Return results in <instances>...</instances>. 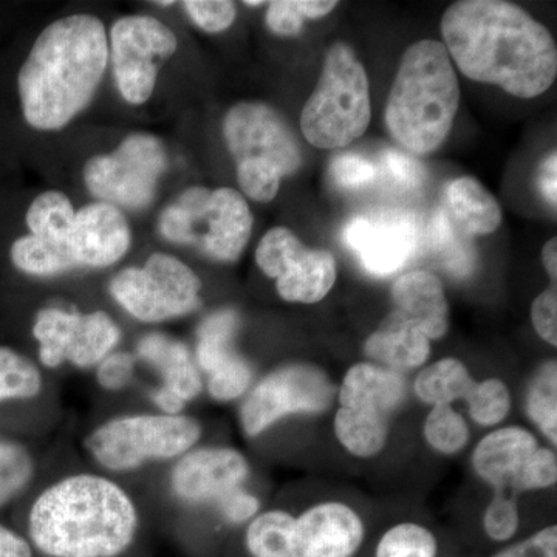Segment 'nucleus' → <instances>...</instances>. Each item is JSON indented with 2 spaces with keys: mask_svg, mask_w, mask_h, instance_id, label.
Instances as JSON below:
<instances>
[{
  "mask_svg": "<svg viewBox=\"0 0 557 557\" xmlns=\"http://www.w3.org/2000/svg\"><path fill=\"white\" fill-rule=\"evenodd\" d=\"M442 35L449 57L469 79L523 100L545 94L555 83L552 33L515 3L456 2L443 14Z\"/></svg>",
  "mask_w": 557,
  "mask_h": 557,
  "instance_id": "f257e3e1",
  "label": "nucleus"
},
{
  "mask_svg": "<svg viewBox=\"0 0 557 557\" xmlns=\"http://www.w3.org/2000/svg\"><path fill=\"white\" fill-rule=\"evenodd\" d=\"M109 62L104 24L90 14L51 22L33 44L17 76L24 119L58 131L89 106Z\"/></svg>",
  "mask_w": 557,
  "mask_h": 557,
  "instance_id": "f03ea898",
  "label": "nucleus"
},
{
  "mask_svg": "<svg viewBox=\"0 0 557 557\" xmlns=\"http://www.w3.org/2000/svg\"><path fill=\"white\" fill-rule=\"evenodd\" d=\"M138 527L129 494L97 474L53 483L28 515L30 544L47 557H119L134 544Z\"/></svg>",
  "mask_w": 557,
  "mask_h": 557,
  "instance_id": "7ed1b4c3",
  "label": "nucleus"
},
{
  "mask_svg": "<svg viewBox=\"0 0 557 557\" xmlns=\"http://www.w3.org/2000/svg\"><path fill=\"white\" fill-rule=\"evenodd\" d=\"M458 106L460 84L445 44H412L388 95L386 124L392 137L409 152L428 156L448 138Z\"/></svg>",
  "mask_w": 557,
  "mask_h": 557,
  "instance_id": "20e7f679",
  "label": "nucleus"
},
{
  "mask_svg": "<svg viewBox=\"0 0 557 557\" xmlns=\"http://www.w3.org/2000/svg\"><path fill=\"white\" fill-rule=\"evenodd\" d=\"M242 190L260 203L277 196L282 178L302 166V149L285 120L263 102H239L223 120Z\"/></svg>",
  "mask_w": 557,
  "mask_h": 557,
  "instance_id": "39448f33",
  "label": "nucleus"
},
{
  "mask_svg": "<svg viewBox=\"0 0 557 557\" xmlns=\"http://www.w3.org/2000/svg\"><path fill=\"white\" fill-rule=\"evenodd\" d=\"M368 73L350 46L336 42L325 54L324 67L300 113V129L311 146L338 149L368 131Z\"/></svg>",
  "mask_w": 557,
  "mask_h": 557,
  "instance_id": "423d86ee",
  "label": "nucleus"
},
{
  "mask_svg": "<svg viewBox=\"0 0 557 557\" xmlns=\"http://www.w3.org/2000/svg\"><path fill=\"white\" fill-rule=\"evenodd\" d=\"M251 230V209L242 194L231 188H189L160 218L164 239L196 245L220 262L240 258Z\"/></svg>",
  "mask_w": 557,
  "mask_h": 557,
  "instance_id": "0eeeda50",
  "label": "nucleus"
},
{
  "mask_svg": "<svg viewBox=\"0 0 557 557\" xmlns=\"http://www.w3.org/2000/svg\"><path fill=\"white\" fill-rule=\"evenodd\" d=\"M200 437L199 421L183 413H137L102 423L86 438V448L102 468L129 472L149 461L182 457Z\"/></svg>",
  "mask_w": 557,
  "mask_h": 557,
  "instance_id": "6e6552de",
  "label": "nucleus"
},
{
  "mask_svg": "<svg viewBox=\"0 0 557 557\" xmlns=\"http://www.w3.org/2000/svg\"><path fill=\"white\" fill-rule=\"evenodd\" d=\"M200 278L182 260L156 252L145 265L121 270L110 282V295L132 318L164 322L200 307Z\"/></svg>",
  "mask_w": 557,
  "mask_h": 557,
  "instance_id": "1a4fd4ad",
  "label": "nucleus"
},
{
  "mask_svg": "<svg viewBox=\"0 0 557 557\" xmlns=\"http://www.w3.org/2000/svg\"><path fill=\"white\" fill-rule=\"evenodd\" d=\"M166 170V150L159 138L134 134L108 156L87 161L84 182L104 203L129 209L148 207Z\"/></svg>",
  "mask_w": 557,
  "mask_h": 557,
  "instance_id": "9d476101",
  "label": "nucleus"
},
{
  "mask_svg": "<svg viewBox=\"0 0 557 557\" xmlns=\"http://www.w3.org/2000/svg\"><path fill=\"white\" fill-rule=\"evenodd\" d=\"M177 49V36L156 17H120L110 30L109 58L124 100L145 104L156 89L160 69Z\"/></svg>",
  "mask_w": 557,
  "mask_h": 557,
  "instance_id": "9b49d317",
  "label": "nucleus"
},
{
  "mask_svg": "<svg viewBox=\"0 0 557 557\" xmlns=\"http://www.w3.org/2000/svg\"><path fill=\"white\" fill-rule=\"evenodd\" d=\"M39 344V359L46 368L64 362L79 369L95 368L112 354L121 338L116 322L104 311L79 313L49 307L40 310L33 324Z\"/></svg>",
  "mask_w": 557,
  "mask_h": 557,
  "instance_id": "f8f14e48",
  "label": "nucleus"
},
{
  "mask_svg": "<svg viewBox=\"0 0 557 557\" xmlns=\"http://www.w3.org/2000/svg\"><path fill=\"white\" fill-rule=\"evenodd\" d=\"M256 262L276 278L278 296L287 302L317 304L338 277L336 260L325 249L306 247L292 230H270L256 249Z\"/></svg>",
  "mask_w": 557,
  "mask_h": 557,
  "instance_id": "ddd939ff",
  "label": "nucleus"
},
{
  "mask_svg": "<svg viewBox=\"0 0 557 557\" xmlns=\"http://www.w3.org/2000/svg\"><path fill=\"white\" fill-rule=\"evenodd\" d=\"M333 391L324 373L309 366L274 370L249 392L240 409L242 428L258 437L282 418L329 408Z\"/></svg>",
  "mask_w": 557,
  "mask_h": 557,
  "instance_id": "4468645a",
  "label": "nucleus"
},
{
  "mask_svg": "<svg viewBox=\"0 0 557 557\" xmlns=\"http://www.w3.org/2000/svg\"><path fill=\"white\" fill-rule=\"evenodd\" d=\"M344 242L362 267L375 276H388L406 265L420 245V226L408 212L358 215L344 230Z\"/></svg>",
  "mask_w": 557,
  "mask_h": 557,
  "instance_id": "2eb2a0df",
  "label": "nucleus"
},
{
  "mask_svg": "<svg viewBox=\"0 0 557 557\" xmlns=\"http://www.w3.org/2000/svg\"><path fill=\"white\" fill-rule=\"evenodd\" d=\"M248 474L247 458L239 450L222 446L193 448L172 468L171 490L185 504L205 505L239 490Z\"/></svg>",
  "mask_w": 557,
  "mask_h": 557,
  "instance_id": "dca6fc26",
  "label": "nucleus"
},
{
  "mask_svg": "<svg viewBox=\"0 0 557 557\" xmlns=\"http://www.w3.org/2000/svg\"><path fill=\"white\" fill-rule=\"evenodd\" d=\"M137 355L163 379V386L152 395L161 413L178 416L203 391V380L196 359L190 357L189 348L180 341L163 333H150L139 339Z\"/></svg>",
  "mask_w": 557,
  "mask_h": 557,
  "instance_id": "f3484780",
  "label": "nucleus"
},
{
  "mask_svg": "<svg viewBox=\"0 0 557 557\" xmlns=\"http://www.w3.org/2000/svg\"><path fill=\"white\" fill-rule=\"evenodd\" d=\"M76 265L108 269L131 248V228L119 207L97 201L79 209L69 236Z\"/></svg>",
  "mask_w": 557,
  "mask_h": 557,
  "instance_id": "a211bd4d",
  "label": "nucleus"
},
{
  "mask_svg": "<svg viewBox=\"0 0 557 557\" xmlns=\"http://www.w3.org/2000/svg\"><path fill=\"white\" fill-rule=\"evenodd\" d=\"M364 541V523L347 505H317L296 519L295 553L306 557H351Z\"/></svg>",
  "mask_w": 557,
  "mask_h": 557,
  "instance_id": "6ab92c4d",
  "label": "nucleus"
},
{
  "mask_svg": "<svg viewBox=\"0 0 557 557\" xmlns=\"http://www.w3.org/2000/svg\"><path fill=\"white\" fill-rule=\"evenodd\" d=\"M395 313L417 325L429 341L440 339L449 329V306L437 276L428 271H410L392 288Z\"/></svg>",
  "mask_w": 557,
  "mask_h": 557,
  "instance_id": "aec40b11",
  "label": "nucleus"
},
{
  "mask_svg": "<svg viewBox=\"0 0 557 557\" xmlns=\"http://www.w3.org/2000/svg\"><path fill=\"white\" fill-rule=\"evenodd\" d=\"M539 449L537 440L527 429L509 426L487 434L472 456L479 478L504 491L512 487L527 461Z\"/></svg>",
  "mask_w": 557,
  "mask_h": 557,
  "instance_id": "412c9836",
  "label": "nucleus"
},
{
  "mask_svg": "<svg viewBox=\"0 0 557 557\" xmlns=\"http://www.w3.org/2000/svg\"><path fill=\"white\" fill-rule=\"evenodd\" d=\"M406 395V384L395 370L380 366H354L344 376L341 386V408L369 409L387 416L401 406Z\"/></svg>",
  "mask_w": 557,
  "mask_h": 557,
  "instance_id": "4be33fe9",
  "label": "nucleus"
},
{
  "mask_svg": "<svg viewBox=\"0 0 557 557\" xmlns=\"http://www.w3.org/2000/svg\"><path fill=\"white\" fill-rule=\"evenodd\" d=\"M366 354L395 372L410 370L428 361L431 341L417 325L392 311L366 341Z\"/></svg>",
  "mask_w": 557,
  "mask_h": 557,
  "instance_id": "5701e85b",
  "label": "nucleus"
},
{
  "mask_svg": "<svg viewBox=\"0 0 557 557\" xmlns=\"http://www.w3.org/2000/svg\"><path fill=\"white\" fill-rule=\"evenodd\" d=\"M446 201L450 219L468 236H486L500 226V205L475 178L461 177L450 182Z\"/></svg>",
  "mask_w": 557,
  "mask_h": 557,
  "instance_id": "b1692460",
  "label": "nucleus"
},
{
  "mask_svg": "<svg viewBox=\"0 0 557 557\" xmlns=\"http://www.w3.org/2000/svg\"><path fill=\"white\" fill-rule=\"evenodd\" d=\"M335 434L348 453L373 457L386 446L387 418L375 410L341 408L335 417Z\"/></svg>",
  "mask_w": 557,
  "mask_h": 557,
  "instance_id": "393cba45",
  "label": "nucleus"
},
{
  "mask_svg": "<svg viewBox=\"0 0 557 557\" xmlns=\"http://www.w3.org/2000/svg\"><path fill=\"white\" fill-rule=\"evenodd\" d=\"M475 386L463 362L454 358L440 359L418 373L416 394L432 406H450L457 399H467Z\"/></svg>",
  "mask_w": 557,
  "mask_h": 557,
  "instance_id": "a878e982",
  "label": "nucleus"
},
{
  "mask_svg": "<svg viewBox=\"0 0 557 557\" xmlns=\"http://www.w3.org/2000/svg\"><path fill=\"white\" fill-rule=\"evenodd\" d=\"M239 325V314L230 309L215 311L201 322L196 346V364L201 372L209 375L237 357L234 338Z\"/></svg>",
  "mask_w": 557,
  "mask_h": 557,
  "instance_id": "bb28decb",
  "label": "nucleus"
},
{
  "mask_svg": "<svg viewBox=\"0 0 557 557\" xmlns=\"http://www.w3.org/2000/svg\"><path fill=\"white\" fill-rule=\"evenodd\" d=\"M245 542L252 557H289L296 548V518L278 509L256 516Z\"/></svg>",
  "mask_w": 557,
  "mask_h": 557,
  "instance_id": "cd10ccee",
  "label": "nucleus"
},
{
  "mask_svg": "<svg viewBox=\"0 0 557 557\" xmlns=\"http://www.w3.org/2000/svg\"><path fill=\"white\" fill-rule=\"evenodd\" d=\"M10 256L14 267L30 276H57L65 271L78 269L69 244H53L32 234L14 242Z\"/></svg>",
  "mask_w": 557,
  "mask_h": 557,
  "instance_id": "c85d7f7f",
  "label": "nucleus"
},
{
  "mask_svg": "<svg viewBox=\"0 0 557 557\" xmlns=\"http://www.w3.org/2000/svg\"><path fill=\"white\" fill-rule=\"evenodd\" d=\"M431 245L446 270L454 276L467 277L475 267V249L445 209H438L429 230Z\"/></svg>",
  "mask_w": 557,
  "mask_h": 557,
  "instance_id": "c756f323",
  "label": "nucleus"
},
{
  "mask_svg": "<svg viewBox=\"0 0 557 557\" xmlns=\"http://www.w3.org/2000/svg\"><path fill=\"white\" fill-rule=\"evenodd\" d=\"M75 214L72 201L65 194L60 190H46L33 200L25 220L32 236L53 244L67 245Z\"/></svg>",
  "mask_w": 557,
  "mask_h": 557,
  "instance_id": "7c9ffc66",
  "label": "nucleus"
},
{
  "mask_svg": "<svg viewBox=\"0 0 557 557\" xmlns=\"http://www.w3.org/2000/svg\"><path fill=\"white\" fill-rule=\"evenodd\" d=\"M42 386V373L32 359L14 348L0 346V405L38 397Z\"/></svg>",
  "mask_w": 557,
  "mask_h": 557,
  "instance_id": "2f4dec72",
  "label": "nucleus"
},
{
  "mask_svg": "<svg viewBox=\"0 0 557 557\" xmlns=\"http://www.w3.org/2000/svg\"><path fill=\"white\" fill-rule=\"evenodd\" d=\"M35 475V461L25 446L0 438V508L14 500Z\"/></svg>",
  "mask_w": 557,
  "mask_h": 557,
  "instance_id": "473e14b6",
  "label": "nucleus"
},
{
  "mask_svg": "<svg viewBox=\"0 0 557 557\" xmlns=\"http://www.w3.org/2000/svg\"><path fill=\"white\" fill-rule=\"evenodd\" d=\"M338 2L329 0H274L267 10V25L274 35L298 36L304 20H319L335 10Z\"/></svg>",
  "mask_w": 557,
  "mask_h": 557,
  "instance_id": "72a5a7b5",
  "label": "nucleus"
},
{
  "mask_svg": "<svg viewBox=\"0 0 557 557\" xmlns=\"http://www.w3.org/2000/svg\"><path fill=\"white\" fill-rule=\"evenodd\" d=\"M424 438L432 449L453 456L467 446V421L453 406H434L424 421Z\"/></svg>",
  "mask_w": 557,
  "mask_h": 557,
  "instance_id": "f704fd0d",
  "label": "nucleus"
},
{
  "mask_svg": "<svg viewBox=\"0 0 557 557\" xmlns=\"http://www.w3.org/2000/svg\"><path fill=\"white\" fill-rule=\"evenodd\" d=\"M557 376L556 362H548L528 392L527 410L531 420L544 432L545 437L556 443L557 438Z\"/></svg>",
  "mask_w": 557,
  "mask_h": 557,
  "instance_id": "c9c22d12",
  "label": "nucleus"
},
{
  "mask_svg": "<svg viewBox=\"0 0 557 557\" xmlns=\"http://www.w3.org/2000/svg\"><path fill=\"white\" fill-rule=\"evenodd\" d=\"M438 542L428 528L399 523L381 537L376 557H435Z\"/></svg>",
  "mask_w": 557,
  "mask_h": 557,
  "instance_id": "e433bc0d",
  "label": "nucleus"
},
{
  "mask_svg": "<svg viewBox=\"0 0 557 557\" xmlns=\"http://www.w3.org/2000/svg\"><path fill=\"white\" fill-rule=\"evenodd\" d=\"M469 416L480 426L491 428L502 423L511 410V394L504 381L487 379L475 383L468 395Z\"/></svg>",
  "mask_w": 557,
  "mask_h": 557,
  "instance_id": "4c0bfd02",
  "label": "nucleus"
},
{
  "mask_svg": "<svg viewBox=\"0 0 557 557\" xmlns=\"http://www.w3.org/2000/svg\"><path fill=\"white\" fill-rule=\"evenodd\" d=\"M209 395L218 401H233L251 386L252 370L247 361L237 355L225 366L207 375Z\"/></svg>",
  "mask_w": 557,
  "mask_h": 557,
  "instance_id": "58836bf2",
  "label": "nucleus"
},
{
  "mask_svg": "<svg viewBox=\"0 0 557 557\" xmlns=\"http://www.w3.org/2000/svg\"><path fill=\"white\" fill-rule=\"evenodd\" d=\"M182 5L194 24L208 33L228 30L236 20V5L228 0H186Z\"/></svg>",
  "mask_w": 557,
  "mask_h": 557,
  "instance_id": "ea45409f",
  "label": "nucleus"
},
{
  "mask_svg": "<svg viewBox=\"0 0 557 557\" xmlns=\"http://www.w3.org/2000/svg\"><path fill=\"white\" fill-rule=\"evenodd\" d=\"M483 527L487 537L496 542L509 541L519 528V509L515 498L508 497L504 491H497L487 505Z\"/></svg>",
  "mask_w": 557,
  "mask_h": 557,
  "instance_id": "a19ab883",
  "label": "nucleus"
},
{
  "mask_svg": "<svg viewBox=\"0 0 557 557\" xmlns=\"http://www.w3.org/2000/svg\"><path fill=\"white\" fill-rule=\"evenodd\" d=\"M381 166L386 172L392 185L399 189L416 190L426 182V170L423 164L408 153L388 149L381 157Z\"/></svg>",
  "mask_w": 557,
  "mask_h": 557,
  "instance_id": "79ce46f5",
  "label": "nucleus"
},
{
  "mask_svg": "<svg viewBox=\"0 0 557 557\" xmlns=\"http://www.w3.org/2000/svg\"><path fill=\"white\" fill-rule=\"evenodd\" d=\"M557 479V458L552 449L539 448L527 461L516 479L515 490H545L555 485Z\"/></svg>",
  "mask_w": 557,
  "mask_h": 557,
  "instance_id": "37998d69",
  "label": "nucleus"
},
{
  "mask_svg": "<svg viewBox=\"0 0 557 557\" xmlns=\"http://www.w3.org/2000/svg\"><path fill=\"white\" fill-rule=\"evenodd\" d=\"M330 177L341 188H359L379 177V170L362 157L344 153L333 159L330 164Z\"/></svg>",
  "mask_w": 557,
  "mask_h": 557,
  "instance_id": "c03bdc74",
  "label": "nucleus"
},
{
  "mask_svg": "<svg viewBox=\"0 0 557 557\" xmlns=\"http://www.w3.org/2000/svg\"><path fill=\"white\" fill-rule=\"evenodd\" d=\"M135 357L126 351H112L97 366V381L104 391L120 392L134 379Z\"/></svg>",
  "mask_w": 557,
  "mask_h": 557,
  "instance_id": "a18cd8bd",
  "label": "nucleus"
},
{
  "mask_svg": "<svg viewBox=\"0 0 557 557\" xmlns=\"http://www.w3.org/2000/svg\"><path fill=\"white\" fill-rule=\"evenodd\" d=\"M531 319L534 329L542 339L547 341L552 346H557V293L556 284L545 289L542 295L534 299L531 307Z\"/></svg>",
  "mask_w": 557,
  "mask_h": 557,
  "instance_id": "49530a36",
  "label": "nucleus"
},
{
  "mask_svg": "<svg viewBox=\"0 0 557 557\" xmlns=\"http://www.w3.org/2000/svg\"><path fill=\"white\" fill-rule=\"evenodd\" d=\"M493 557H557V528H544L525 541L502 549Z\"/></svg>",
  "mask_w": 557,
  "mask_h": 557,
  "instance_id": "de8ad7c7",
  "label": "nucleus"
},
{
  "mask_svg": "<svg viewBox=\"0 0 557 557\" xmlns=\"http://www.w3.org/2000/svg\"><path fill=\"white\" fill-rule=\"evenodd\" d=\"M219 508L223 518L231 523H244L258 516L260 504L258 498L244 490H236L220 498Z\"/></svg>",
  "mask_w": 557,
  "mask_h": 557,
  "instance_id": "09e8293b",
  "label": "nucleus"
},
{
  "mask_svg": "<svg viewBox=\"0 0 557 557\" xmlns=\"http://www.w3.org/2000/svg\"><path fill=\"white\" fill-rule=\"evenodd\" d=\"M0 557H35L28 539L0 523Z\"/></svg>",
  "mask_w": 557,
  "mask_h": 557,
  "instance_id": "8fccbe9b",
  "label": "nucleus"
},
{
  "mask_svg": "<svg viewBox=\"0 0 557 557\" xmlns=\"http://www.w3.org/2000/svg\"><path fill=\"white\" fill-rule=\"evenodd\" d=\"M557 157L556 152L549 153L547 159L542 163L541 172H539V188H541L542 196L545 200L556 208L557 203Z\"/></svg>",
  "mask_w": 557,
  "mask_h": 557,
  "instance_id": "3c124183",
  "label": "nucleus"
},
{
  "mask_svg": "<svg viewBox=\"0 0 557 557\" xmlns=\"http://www.w3.org/2000/svg\"><path fill=\"white\" fill-rule=\"evenodd\" d=\"M542 262H544L545 270L553 278V284H556L557 278V240L552 239L545 244L542 249Z\"/></svg>",
  "mask_w": 557,
  "mask_h": 557,
  "instance_id": "603ef678",
  "label": "nucleus"
},
{
  "mask_svg": "<svg viewBox=\"0 0 557 557\" xmlns=\"http://www.w3.org/2000/svg\"><path fill=\"white\" fill-rule=\"evenodd\" d=\"M245 5L258 7V5H263V2H245Z\"/></svg>",
  "mask_w": 557,
  "mask_h": 557,
  "instance_id": "864d4df0",
  "label": "nucleus"
},
{
  "mask_svg": "<svg viewBox=\"0 0 557 557\" xmlns=\"http://www.w3.org/2000/svg\"><path fill=\"white\" fill-rule=\"evenodd\" d=\"M159 3V5H172L174 2H156Z\"/></svg>",
  "mask_w": 557,
  "mask_h": 557,
  "instance_id": "5fc2aeb1",
  "label": "nucleus"
},
{
  "mask_svg": "<svg viewBox=\"0 0 557 557\" xmlns=\"http://www.w3.org/2000/svg\"><path fill=\"white\" fill-rule=\"evenodd\" d=\"M289 557H306V556H300V555H298V553H293V555Z\"/></svg>",
  "mask_w": 557,
  "mask_h": 557,
  "instance_id": "6e6d98bb",
  "label": "nucleus"
}]
</instances>
